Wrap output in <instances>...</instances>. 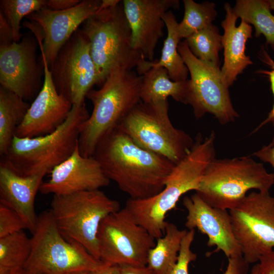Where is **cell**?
<instances>
[{"mask_svg": "<svg viewBox=\"0 0 274 274\" xmlns=\"http://www.w3.org/2000/svg\"><path fill=\"white\" fill-rule=\"evenodd\" d=\"M124 10L131 31L132 48L144 58L154 61V51L165 26L163 15L179 7L178 0H123Z\"/></svg>", "mask_w": 274, "mask_h": 274, "instance_id": "cell-17", "label": "cell"}, {"mask_svg": "<svg viewBox=\"0 0 274 274\" xmlns=\"http://www.w3.org/2000/svg\"><path fill=\"white\" fill-rule=\"evenodd\" d=\"M31 247V237L24 230L0 238V274H13L24 268Z\"/></svg>", "mask_w": 274, "mask_h": 274, "instance_id": "cell-27", "label": "cell"}, {"mask_svg": "<svg viewBox=\"0 0 274 274\" xmlns=\"http://www.w3.org/2000/svg\"><path fill=\"white\" fill-rule=\"evenodd\" d=\"M155 239L124 208L108 215L99 226V260L109 265L147 266Z\"/></svg>", "mask_w": 274, "mask_h": 274, "instance_id": "cell-11", "label": "cell"}, {"mask_svg": "<svg viewBox=\"0 0 274 274\" xmlns=\"http://www.w3.org/2000/svg\"><path fill=\"white\" fill-rule=\"evenodd\" d=\"M225 19L221 26L224 29L222 44L224 48V64L221 70L225 86L229 88L249 65L253 64L249 56L246 55L247 40L252 38V27L243 19L240 25L235 26L238 17L233 12L229 3H225Z\"/></svg>", "mask_w": 274, "mask_h": 274, "instance_id": "cell-21", "label": "cell"}, {"mask_svg": "<svg viewBox=\"0 0 274 274\" xmlns=\"http://www.w3.org/2000/svg\"><path fill=\"white\" fill-rule=\"evenodd\" d=\"M168 109L167 100L141 101L118 127L142 148L176 164L188 153L194 141L173 125Z\"/></svg>", "mask_w": 274, "mask_h": 274, "instance_id": "cell-9", "label": "cell"}, {"mask_svg": "<svg viewBox=\"0 0 274 274\" xmlns=\"http://www.w3.org/2000/svg\"><path fill=\"white\" fill-rule=\"evenodd\" d=\"M13 274H38L30 271H29L24 268H22L21 269L15 272Z\"/></svg>", "mask_w": 274, "mask_h": 274, "instance_id": "cell-43", "label": "cell"}, {"mask_svg": "<svg viewBox=\"0 0 274 274\" xmlns=\"http://www.w3.org/2000/svg\"><path fill=\"white\" fill-rule=\"evenodd\" d=\"M183 3L184 15L178 26L181 39H186L212 24L217 15L214 3L205 2L198 4L192 0H184Z\"/></svg>", "mask_w": 274, "mask_h": 274, "instance_id": "cell-29", "label": "cell"}, {"mask_svg": "<svg viewBox=\"0 0 274 274\" xmlns=\"http://www.w3.org/2000/svg\"><path fill=\"white\" fill-rule=\"evenodd\" d=\"M140 98L144 102L167 100L187 105L189 102L190 80L175 82L170 79L167 70L162 67H151L143 75Z\"/></svg>", "mask_w": 274, "mask_h": 274, "instance_id": "cell-23", "label": "cell"}, {"mask_svg": "<svg viewBox=\"0 0 274 274\" xmlns=\"http://www.w3.org/2000/svg\"><path fill=\"white\" fill-rule=\"evenodd\" d=\"M89 274H120V267L117 265H109L89 271Z\"/></svg>", "mask_w": 274, "mask_h": 274, "instance_id": "cell-40", "label": "cell"}, {"mask_svg": "<svg viewBox=\"0 0 274 274\" xmlns=\"http://www.w3.org/2000/svg\"><path fill=\"white\" fill-rule=\"evenodd\" d=\"M36 38L27 35L19 42L0 47V84L25 101L34 99L41 90L44 75L39 63Z\"/></svg>", "mask_w": 274, "mask_h": 274, "instance_id": "cell-15", "label": "cell"}, {"mask_svg": "<svg viewBox=\"0 0 274 274\" xmlns=\"http://www.w3.org/2000/svg\"><path fill=\"white\" fill-rule=\"evenodd\" d=\"M258 263L263 274H274V250L262 255Z\"/></svg>", "mask_w": 274, "mask_h": 274, "instance_id": "cell-37", "label": "cell"}, {"mask_svg": "<svg viewBox=\"0 0 274 274\" xmlns=\"http://www.w3.org/2000/svg\"><path fill=\"white\" fill-rule=\"evenodd\" d=\"M47 3L46 0L0 1V12L11 27L14 42H19L22 39L20 23L22 19L46 7Z\"/></svg>", "mask_w": 274, "mask_h": 274, "instance_id": "cell-30", "label": "cell"}, {"mask_svg": "<svg viewBox=\"0 0 274 274\" xmlns=\"http://www.w3.org/2000/svg\"><path fill=\"white\" fill-rule=\"evenodd\" d=\"M49 68L57 91L73 105L84 104L88 92L98 84L90 43L81 29L63 46Z\"/></svg>", "mask_w": 274, "mask_h": 274, "instance_id": "cell-13", "label": "cell"}, {"mask_svg": "<svg viewBox=\"0 0 274 274\" xmlns=\"http://www.w3.org/2000/svg\"><path fill=\"white\" fill-rule=\"evenodd\" d=\"M44 177L21 176L1 161L0 203L17 213L32 233L38 217L35 209V198Z\"/></svg>", "mask_w": 274, "mask_h": 274, "instance_id": "cell-20", "label": "cell"}, {"mask_svg": "<svg viewBox=\"0 0 274 274\" xmlns=\"http://www.w3.org/2000/svg\"><path fill=\"white\" fill-rule=\"evenodd\" d=\"M215 138L214 131L204 139L198 134L188 153L175 165L161 192L149 198L126 201L125 208L155 239L163 235L166 215L181 196L198 188L207 166L216 158Z\"/></svg>", "mask_w": 274, "mask_h": 274, "instance_id": "cell-2", "label": "cell"}, {"mask_svg": "<svg viewBox=\"0 0 274 274\" xmlns=\"http://www.w3.org/2000/svg\"><path fill=\"white\" fill-rule=\"evenodd\" d=\"M183 204L187 211L186 227L189 230L196 228L207 235V246L216 247L212 253L221 251L228 258L242 256L229 211L210 206L196 193L185 196Z\"/></svg>", "mask_w": 274, "mask_h": 274, "instance_id": "cell-19", "label": "cell"}, {"mask_svg": "<svg viewBox=\"0 0 274 274\" xmlns=\"http://www.w3.org/2000/svg\"><path fill=\"white\" fill-rule=\"evenodd\" d=\"M249 264L243 256L229 258L226 269L223 274H248Z\"/></svg>", "mask_w": 274, "mask_h": 274, "instance_id": "cell-34", "label": "cell"}, {"mask_svg": "<svg viewBox=\"0 0 274 274\" xmlns=\"http://www.w3.org/2000/svg\"><path fill=\"white\" fill-rule=\"evenodd\" d=\"M260 59L265 63L268 64L271 69L270 71L260 70L257 73L266 75L270 82L271 89L274 97V61L270 58L269 54L265 51L263 46L261 47L259 53ZM271 122L274 126V101L271 110L269 113L267 118L264 120L257 127L253 132L259 130L261 127L264 126L267 123Z\"/></svg>", "mask_w": 274, "mask_h": 274, "instance_id": "cell-33", "label": "cell"}, {"mask_svg": "<svg viewBox=\"0 0 274 274\" xmlns=\"http://www.w3.org/2000/svg\"><path fill=\"white\" fill-rule=\"evenodd\" d=\"M101 1L83 0L69 9L56 11L45 7L27 17L33 24H28L37 38L49 66L58 52L79 29V26L97 11Z\"/></svg>", "mask_w": 274, "mask_h": 274, "instance_id": "cell-14", "label": "cell"}, {"mask_svg": "<svg viewBox=\"0 0 274 274\" xmlns=\"http://www.w3.org/2000/svg\"><path fill=\"white\" fill-rule=\"evenodd\" d=\"M72 274H89V272L88 271H81V272L73 273Z\"/></svg>", "mask_w": 274, "mask_h": 274, "instance_id": "cell-45", "label": "cell"}, {"mask_svg": "<svg viewBox=\"0 0 274 274\" xmlns=\"http://www.w3.org/2000/svg\"><path fill=\"white\" fill-rule=\"evenodd\" d=\"M88 39L97 75L102 86L109 75L118 71L138 68L146 60L131 45V31L122 1L97 11L81 28Z\"/></svg>", "mask_w": 274, "mask_h": 274, "instance_id": "cell-5", "label": "cell"}, {"mask_svg": "<svg viewBox=\"0 0 274 274\" xmlns=\"http://www.w3.org/2000/svg\"><path fill=\"white\" fill-rule=\"evenodd\" d=\"M273 184V174L250 156L215 158L207 166L195 193L210 206L229 211L249 190L269 192Z\"/></svg>", "mask_w": 274, "mask_h": 274, "instance_id": "cell-6", "label": "cell"}, {"mask_svg": "<svg viewBox=\"0 0 274 274\" xmlns=\"http://www.w3.org/2000/svg\"><path fill=\"white\" fill-rule=\"evenodd\" d=\"M195 234V229H190L183 238L178 260L171 274H189V265L197 258V254L191 249Z\"/></svg>", "mask_w": 274, "mask_h": 274, "instance_id": "cell-31", "label": "cell"}, {"mask_svg": "<svg viewBox=\"0 0 274 274\" xmlns=\"http://www.w3.org/2000/svg\"><path fill=\"white\" fill-rule=\"evenodd\" d=\"M142 79L132 70L115 71L100 89L88 92L86 97L91 101L93 110L80 128L78 148L82 156H92L101 139L141 101Z\"/></svg>", "mask_w": 274, "mask_h": 274, "instance_id": "cell-3", "label": "cell"}, {"mask_svg": "<svg viewBox=\"0 0 274 274\" xmlns=\"http://www.w3.org/2000/svg\"><path fill=\"white\" fill-rule=\"evenodd\" d=\"M92 156L110 181L136 199L161 192L175 165L139 146L119 127L101 139Z\"/></svg>", "mask_w": 274, "mask_h": 274, "instance_id": "cell-1", "label": "cell"}, {"mask_svg": "<svg viewBox=\"0 0 274 274\" xmlns=\"http://www.w3.org/2000/svg\"><path fill=\"white\" fill-rule=\"evenodd\" d=\"M80 2V0H49L46 7L53 10L62 11L73 8Z\"/></svg>", "mask_w": 274, "mask_h": 274, "instance_id": "cell-38", "label": "cell"}, {"mask_svg": "<svg viewBox=\"0 0 274 274\" xmlns=\"http://www.w3.org/2000/svg\"><path fill=\"white\" fill-rule=\"evenodd\" d=\"M267 2L270 9L274 10V0H268Z\"/></svg>", "mask_w": 274, "mask_h": 274, "instance_id": "cell-44", "label": "cell"}, {"mask_svg": "<svg viewBox=\"0 0 274 274\" xmlns=\"http://www.w3.org/2000/svg\"><path fill=\"white\" fill-rule=\"evenodd\" d=\"M120 1L119 0H102L101 4L97 11L106 9L114 6L118 4Z\"/></svg>", "mask_w": 274, "mask_h": 274, "instance_id": "cell-41", "label": "cell"}, {"mask_svg": "<svg viewBox=\"0 0 274 274\" xmlns=\"http://www.w3.org/2000/svg\"><path fill=\"white\" fill-rule=\"evenodd\" d=\"M50 174L49 179L40 187L42 194L66 195L97 190L109 185L110 182L95 158L82 156L78 145L73 154Z\"/></svg>", "mask_w": 274, "mask_h": 274, "instance_id": "cell-18", "label": "cell"}, {"mask_svg": "<svg viewBox=\"0 0 274 274\" xmlns=\"http://www.w3.org/2000/svg\"><path fill=\"white\" fill-rule=\"evenodd\" d=\"M167 28V35L164 41L159 60L152 62L145 61L137 69L138 74L142 76L151 67L165 68L170 79L175 82L187 80L189 71L178 50L180 42L178 32V23L171 11L166 12L162 17Z\"/></svg>", "mask_w": 274, "mask_h": 274, "instance_id": "cell-22", "label": "cell"}, {"mask_svg": "<svg viewBox=\"0 0 274 274\" xmlns=\"http://www.w3.org/2000/svg\"><path fill=\"white\" fill-rule=\"evenodd\" d=\"M186 229H180L173 223H167L163 235L157 239L147 256V266L155 274H171L177 263Z\"/></svg>", "mask_w": 274, "mask_h": 274, "instance_id": "cell-24", "label": "cell"}, {"mask_svg": "<svg viewBox=\"0 0 274 274\" xmlns=\"http://www.w3.org/2000/svg\"><path fill=\"white\" fill-rule=\"evenodd\" d=\"M89 116L85 103L73 105L66 120L53 132L35 138L15 135L1 161L21 176H45L76 150L81 126Z\"/></svg>", "mask_w": 274, "mask_h": 274, "instance_id": "cell-4", "label": "cell"}, {"mask_svg": "<svg viewBox=\"0 0 274 274\" xmlns=\"http://www.w3.org/2000/svg\"><path fill=\"white\" fill-rule=\"evenodd\" d=\"M249 274H263L259 263L252 266Z\"/></svg>", "mask_w": 274, "mask_h": 274, "instance_id": "cell-42", "label": "cell"}, {"mask_svg": "<svg viewBox=\"0 0 274 274\" xmlns=\"http://www.w3.org/2000/svg\"><path fill=\"white\" fill-rule=\"evenodd\" d=\"M253 155L264 162L271 164L273 169L274 176V135L271 142L268 145L263 146L260 150L254 152Z\"/></svg>", "mask_w": 274, "mask_h": 274, "instance_id": "cell-36", "label": "cell"}, {"mask_svg": "<svg viewBox=\"0 0 274 274\" xmlns=\"http://www.w3.org/2000/svg\"><path fill=\"white\" fill-rule=\"evenodd\" d=\"M192 53L199 59L220 68L219 52L222 49V36L212 23L185 39Z\"/></svg>", "mask_w": 274, "mask_h": 274, "instance_id": "cell-28", "label": "cell"}, {"mask_svg": "<svg viewBox=\"0 0 274 274\" xmlns=\"http://www.w3.org/2000/svg\"><path fill=\"white\" fill-rule=\"evenodd\" d=\"M31 241L30 253L24 268L38 274L89 272L107 265L81 245L66 239L57 228L50 210L38 216Z\"/></svg>", "mask_w": 274, "mask_h": 274, "instance_id": "cell-7", "label": "cell"}, {"mask_svg": "<svg viewBox=\"0 0 274 274\" xmlns=\"http://www.w3.org/2000/svg\"><path fill=\"white\" fill-rule=\"evenodd\" d=\"M120 210L119 202L100 189L53 195L50 210L62 235L99 260L97 234L102 221Z\"/></svg>", "mask_w": 274, "mask_h": 274, "instance_id": "cell-8", "label": "cell"}, {"mask_svg": "<svg viewBox=\"0 0 274 274\" xmlns=\"http://www.w3.org/2000/svg\"><path fill=\"white\" fill-rule=\"evenodd\" d=\"M25 229H27V226L19 215L13 210L0 203V238Z\"/></svg>", "mask_w": 274, "mask_h": 274, "instance_id": "cell-32", "label": "cell"}, {"mask_svg": "<svg viewBox=\"0 0 274 274\" xmlns=\"http://www.w3.org/2000/svg\"><path fill=\"white\" fill-rule=\"evenodd\" d=\"M13 42L11 27L3 14L0 12V47L8 46Z\"/></svg>", "mask_w": 274, "mask_h": 274, "instance_id": "cell-35", "label": "cell"}, {"mask_svg": "<svg viewBox=\"0 0 274 274\" xmlns=\"http://www.w3.org/2000/svg\"><path fill=\"white\" fill-rule=\"evenodd\" d=\"M42 62L44 70L43 86L16 130L15 135L18 138H35L53 132L66 120L73 107L57 91L43 56Z\"/></svg>", "mask_w": 274, "mask_h": 274, "instance_id": "cell-16", "label": "cell"}, {"mask_svg": "<svg viewBox=\"0 0 274 274\" xmlns=\"http://www.w3.org/2000/svg\"><path fill=\"white\" fill-rule=\"evenodd\" d=\"M120 274H155L147 266L119 265Z\"/></svg>", "mask_w": 274, "mask_h": 274, "instance_id": "cell-39", "label": "cell"}, {"mask_svg": "<svg viewBox=\"0 0 274 274\" xmlns=\"http://www.w3.org/2000/svg\"><path fill=\"white\" fill-rule=\"evenodd\" d=\"M30 104L0 86V154L5 156Z\"/></svg>", "mask_w": 274, "mask_h": 274, "instance_id": "cell-25", "label": "cell"}, {"mask_svg": "<svg viewBox=\"0 0 274 274\" xmlns=\"http://www.w3.org/2000/svg\"><path fill=\"white\" fill-rule=\"evenodd\" d=\"M234 235L242 256L256 263L274 248V196L252 191L229 211Z\"/></svg>", "mask_w": 274, "mask_h": 274, "instance_id": "cell-10", "label": "cell"}, {"mask_svg": "<svg viewBox=\"0 0 274 274\" xmlns=\"http://www.w3.org/2000/svg\"><path fill=\"white\" fill-rule=\"evenodd\" d=\"M270 10L264 0H237L233 8L238 18L254 26L256 38L265 37L266 46L270 45L274 53V15Z\"/></svg>", "mask_w": 274, "mask_h": 274, "instance_id": "cell-26", "label": "cell"}, {"mask_svg": "<svg viewBox=\"0 0 274 274\" xmlns=\"http://www.w3.org/2000/svg\"><path fill=\"white\" fill-rule=\"evenodd\" d=\"M178 50L190 74L188 104L195 117L199 119L210 113L222 125L234 121L239 116L232 106L220 68L196 57L185 40L179 43Z\"/></svg>", "mask_w": 274, "mask_h": 274, "instance_id": "cell-12", "label": "cell"}]
</instances>
